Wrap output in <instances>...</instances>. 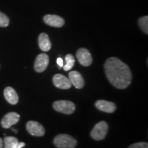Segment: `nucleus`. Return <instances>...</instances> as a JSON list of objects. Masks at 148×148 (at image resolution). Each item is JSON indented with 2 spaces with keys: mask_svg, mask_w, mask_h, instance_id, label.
<instances>
[{
  "mask_svg": "<svg viewBox=\"0 0 148 148\" xmlns=\"http://www.w3.org/2000/svg\"><path fill=\"white\" fill-rule=\"evenodd\" d=\"M53 83L57 88L60 89H69L72 84L69 79L62 74H56L53 77Z\"/></svg>",
  "mask_w": 148,
  "mask_h": 148,
  "instance_id": "1a4fd4ad",
  "label": "nucleus"
},
{
  "mask_svg": "<svg viewBox=\"0 0 148 148\" xmlns=\"http://www.w3.org/2000/svg\"><path fill=\"white\" fill-rule=\"evenodd\" d=\"M20 119V115L15 112H10L3 116L1 121V125L3 128H9L17 123Z\"/></svg>",
  "mask_w": 148,
  "mask_h": 148,
  "instance_id": "0eeeda50",
  "label": "nucleus"
},
{
  "mask_svg": "<svg viewBox=\"0 0 148 148\" xmlns=\"http://www.w3.org/2000/svg\"><path fill=\"white\" fill-rule=\"evenodd\" d=\"M128 148H148V143L146 142H139L132 144Z\"/></svg>",
  "mask_w": 148,
  "mask_h": 148,
  "instance_id": "6ab92c4d",
  "label": "nucleus"
},
{
  "mask_svg": "<svg viewBox=\"0 0 148 148\" xmlns=\"http://www.w3.org/2000/svg\"><path fill=\"white\" fill-rule=\"evenodd\" d=\"M76 57L77 60L82 66H88L92 64V58L91 54L89 51L85 48H80L77 51Z\"/></svg>",
  "mask_w": 148,
  "mask_h": 148,
  "instance_id": "423d86ee",
  "label": "nucleus"
},
{
  "mask_svg": "<svg viewBox=\"0 0 148 148\" xmlns=\"http://www.w3.org/2000/svg\"><path fill=\"white\" fill-rule=\"evenodd\" d=\"M43 21L47 25L51 27H61L63 26L64 24L63 18L56 14H47L44 16Z\"/></svg>",
  "mask_w": 148,
  "mask_h": 148,
  "instance_id": "9d476101",
  "label": "nucleus"
},
{
  "mask_svg": "<svg viewBox=\"0 0 148 148\" xmlns=\"http://www.w3.org/2000/svg\"><path fill=\"white\" fill-rule=\"evenodd\" d=\"M69 79L71 84L73 85L76 88L80 89L84 87V80L82 75L77 71H71L69 73Z\"/></svg>",
  "mask_w": 148,
  "mask_h": 148,
  "instance_id": "f8f14e48",
  "label": "nucleus"
},
{
  "mask_svg": "<svg viewBox=\"0 0 148 148\" xmlns=\"http://www.w3.org/2000/svg\"><path fill=\"white\" fill-rule=\"evenodd\" d=\"M25 143H23V142H18V143L16 144L15 147H14V148H22L23 147H25Z\"/></svg>",
  "mask_w": 148,
  "mask_h": 148,
  "instance_id": "aec40b11",
  "label": "nucleus"
},
{
  "mask_svg": "<svg viewBox=\"0 0 148 148\" xmlns=\"http://www.w3.org/2000/svg\"><path fill=\"white\" fill-rule=\"evenodd\" d=\"M56 62H57V64H58L59 66H60V67H61V66H63V60H62V59L61 58H57Z\"/></svg>",
  "mask_w": 148,
  "mask_h": 148,
  "instance_id": "412c9836",
  "label": "nucleus"
},
{
  "mask_svg": "<svg viewBox=\"0 0 148 148\" xmlns=\"http://www.w3.org/2000/svg\"><path fill=\"white\" fill-rule=\"evenodd\" d=\"M3 95H4L5 100L10 104L15 105L18 103V96L16 90L13 88L10 87V86L5 88L4 91H3Z\"/></svg>",
  "mask_w": 148,
  "mask_h": 148,
  "instance_id": "ddd939ff",
  "label": "nucleus"
},
{
  "mask_svg": "<svg viewBox=\"0 0 148 148\" xmlns=\"http://www.w3.org/2000/svg\"><path fill=\"white\" fill-rule=\"evenodd\" d=\"M26 129L29 134L35 136H42L45 134V128L43 126L35 121H29L26 124Z\"/></svg>",
  "mask_w": 148,
  "mask_h": 148,
  "instance_id": "39448f33",
  "label": "nucleus"
},
{
  "mask_svg": "<svg viewBox=\"0 0 148 148\" xmlns=\"http://www.w3.org/2000/svg\"><path fill=\"white\" fill-rule=\"evenodd\" d=\"M3 142H4V148H14L18 143V140L14 136H5L3 139Z\"/></svg>",
  "mask_w": 148,
  "mask_h": 148,
  "instance_id": "2eb2a0df",
  "label": "nucleus"
},
{
  "mask_svg": "<svg viewBox=\"0 0 148 148\" xmlns=\"http://www.w3.org/2000/svg\"><path fill=\"white\" fill-rule=\"evenodd\" d=\"M9 23H10L9 18L3 12H0V27H7L8 26Z\"/></svg>",
  "mask_w": 148,
  "mask_h": 148,
  "instance_id": "a211bd4d",
  "label": "nucleus"
},
{
  "mask_svg": "<svg viewBox=\"0 0 148 148\" xmlns=\"http://www.w3.org/2000/svg\"><path fill=\"white\" fill-rule=\"evenodd\" d=\"M108 125L106 121H99L94 126L90 132V136L96 140H101L106 137Z\"/></svg>",
  "mask_w": 148,
  "mask_h": 148,
  "instance_id": "20e7f679",
  "label": "nucleus"
},
{
  "mask_svg": "<svg viewBox=\"0 0 148 148\" xmlns=\"http://www.w3.org/2000/svg\"><path fill=\"white\" fill-rule=\"evenodd\" d=\"M65 62L66 64L63 66V69L66 71H69L72 69L75 64V58H74L73 56L71 53L66 55L65 56Z\"/></svg>",
  "mask_w": 148,
  "mask_h": 148,
  "instance_id": "dca6fc26",
  "label": "nucleus"
},
{
  "mask_svg": "<svg viewBox=\"0 0 148 148\" xmlns=\"http://www.w3.org/2000/svg\"><path fill=\"white\" fill-rule=\"evenodd\" d=\"M3 140L0 138V148H2L3 147Z\"/></svg>",
  "mask_w": 148,
  "mask_h": 148,
  "instance_id": "4be33fe9",
  "label": "nucleus"
},
{
  "mask_svg": "<svg viewBox=\"0 0 148 148\" xmlns=\"http://www.w3.org/2000/svg\"><path fill=\"white\" fill-rule=\"evenodd\" d=\"M96 108L99 109V110L102 112H107V113H112L116 110V105L115 103L111 101H108L106 100H97L95 103Z\"/></svg>",
  "mask_w": 148,
  "mask_h": 148,
  "instance_id": "9b49d317",
  "label": "nucleus"
},
{
  "mask_svg": "<svg viewBox=\"0 0 148 148\" xmlns=\"http://www.w3.org/2000/svg\"><path fill=\"white\" fill-rule=\"evenodd\" d=\"M38 45L40 49L43 51H48L50 50L51 43L49 40V36L46 33H41L38 36Z\"/></svg>",
  "mask_w": 148,
  "mask_h": 148,
  "instance_id": "4468645a",
  "label": "nucleus"
},
{
  "mask_svg": "<svg viewBox=\"0 0 148 148\" xmlns=\"http://www.w3.org/2000/svg\"><path fill=\"white\" fill-rule=\"evenodd\" d=\"M53 143L58 148H75L77 140L69 134H61L54 138Z\"/></svg>",
  "mask_w": 148,
  "mask_h": 148,
  "instance_id": "f03ea898",
  "label": "nucleus"
},
{
  "mask_svg": "<svg viewBox=\"0 0 148 148\" xmlns=\"http://www.w3.org/2000/svg\"><path fill=\"white\" fill-rule=\"evenodd\" d=\"M49 56L45 53H40L36 57L34 62V69L38 73L43 72L47 69L49 64Z\"/></svg>",
  "mask_w": 148,
  "mask_h": 148,
  "instance_id": "6e6552de",
  "label": "nucleus"
},
{
  "mask_svg": "<svg viewBox=\"0 0 148 148\" xmlns=\"http://www.w3.org/2000/svg\"><path fill=\"white\" fill-rule=\"evenodd\" d=\"M55 110L61 113L70 114L73 113L75 110V105L73 102L68 100H58L53 103Z\"/></svg>",
  "mask_w": 148,
  "mask_h": 148,
  "instance_id": "7ed1b4c3",
  "label": "nucleus"
},
{
  "mask_svg": "<svg viewBox=\"0 0 148 148\" xmlns=\"http://www.w3.org/2000/svg\"><path fill=\"white\" fill-rule=\"evenodd\" d=\"M138 25L146 34H148V16H142L138 19Z\"/></svg>",
  "mask_w": 148,
  "mask_h": 148,
  "instance_id": "f3484780",
  "label": "nucleus"
},
{
  "mask_svg": "<svg viewBox=\"0 0 148 148\" xmlns=\"http://www.w3.org/2000/svg\"><path fill=\"white\" fill-rule=\"evenodd\" d=\"M105 74L107 79L114 87L123 89L132 82V73L129 66L119 58L110 57L104 64Z\"/></svg>",
  "mask_w": 148,
  "mask_h": 148,
  "instance_id": "f257e3e1",
  "label": "nucleus"
}]
</instances>
